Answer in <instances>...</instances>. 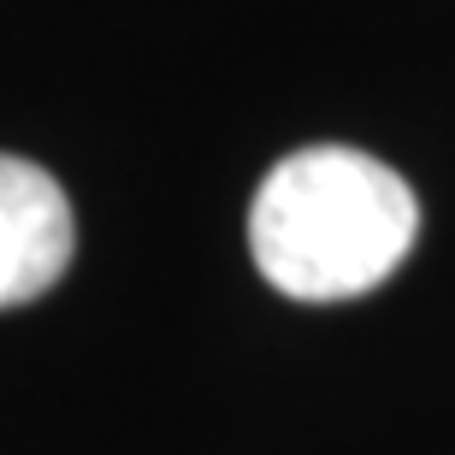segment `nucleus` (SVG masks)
Listing matches in <instances>:
<instances>
[{"label": "nucleus", "mask_w": 455, "mask_h": 455, "mask_svg": "<svg viewBox=\"0 0 455 455\" xmlns=\"http://www.w3.org/2000/svg\"><path fill=\"white\" fill-rule=\"evenodd\" d=\"M414 231V189L385 160L338 142L278 160L249 207L254 267L296 302H343L385 284Z\"/></svg>", "instance_id": "obj_1"}, {"label": "nucleus", "mask_w": 455, "mask_h": 455, "mask_svg": "<svg viewBox=\"0 0 455 455\" xmlns=\"http://www.w3.org/2000/svg\"><path fill=\"white\" fill-rule=\"evenodd\" d=\"M71 207L42 166L0 154V307L36 302L71 267Z\"/></svg>", "instance_id": "obj_2"}]
</instances>
